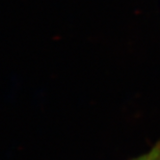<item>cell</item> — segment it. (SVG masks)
Here are the masks:
<instances>
[{
	"label": "cell",
	"instance_id": "cell-1",
	"mask_svg": "<svg viewBox=\"0 0 160 160\" xmlns=\"http://www.w3.org/2000/svg\"><path fill=\"white\" fill-rule=\"evenodd\" d=\"M131 160H160V141L157 142L150 151Z\"/></svg>",
	"mask_w": 160,
	"mask_h": 160
}]
</instances>
